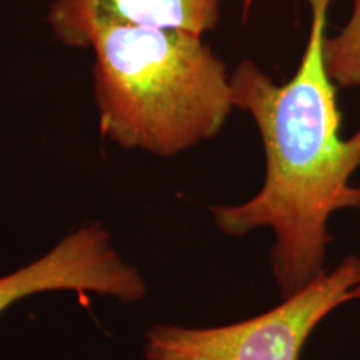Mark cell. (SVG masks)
<instances>
[{
    "instance_id": "1",
    "label": "cell",
    "mask_w": 360,
    "mask_h": 360,
    "mask_svg": "<svg viewBox=\"0 0 360 360\" xmlns=\"http://www.w3.org/2000/svg\"><path fill=\"white\" fill-rule=\"evenodd\" d=\"M310 27L295 74L277 84L252 60L231 74L233 109L254 119L265 154L260 191L236 205H215V225L225 236L244 237L270 229V269L282 299L326 272L332 242L328 220L339 210H359L360 127L340 135L337 85L326 64L328 8L334 0H305Z\"/></svg>"
},
{
    "instance_id": "2",
    "label": "cell",
    "mask_w": 360,
    "mask_h": 360,
    "mask_svg": "<svg viewBox=\"0 0 360 360\" xmlns=\"http://www.w3.org/2000/svg\"><path fill=\"white\" fill-rule=\"evenodd\" d=\"M101 134L170 157L210 141L233 109L231 74L202 35L98 20L89 34Z\"/></svg>"
},
{
    "instance_id": "3",
    "label": "cell",
    "mask_w": 360,
    "mask_h": 360,
    "mask_svg": "<svg viewBox=\"0 0 360 360\" xmlns=\"http://www.w3.org/2000/svg\"><path fill=\"white\" fill-rule=\"evenodd\" d=\"M360 299V257L347 255L274 309L219 327L159 323L147 332L146 360H299L332 312Z\"/></svg>"
},
{
    "instance_id": "4",
    "label": "cell",
    "mask_w": 360,
    "mask_h": 360,
    "mask_svg": "<svg viewBox=\"0 0 360 360\" xmlns=\"http://www.w3.org/2000/svg\"><path fill=\"white\" fill-rule=\"evenodd\" d=\"M49 290L89 292L130 304L146 297L147 285L112 245L107 229L94 222L67 233L40 259L0 277V314L17 300Z\"/></svg>"
},
{
    "instance_id": "5",
    "label": "cell",
    "mask_w": 360,
    "mask_h": 360,
    "mask_svg": "<svg viewBox=\"0 0 360 360\" xmlns=\"http://www.w3.org/2000/svg\"><path fill=\"white\" fill-rule=\"evenodd\" d=\"M224 0H52L47 22L58 42L87 49L98 20L180 29L202 35L219 24Z\"/></svg>"
},
{
    "instance_id": "6",
    "label": "cell",
    "mask_w": 360,
    "mask_h": 360,
    "mask_svg": "<svg viewBox=\"0 0 360 360\" xmlns=\"http://www.w3.org/2000/svg\"><path fill=\"white\" fill-rule=\"evenodd\" d=\"M326 64L337 87H360V0H352L349 20L326 40Z\"/></svg>"
}]
</instances>
